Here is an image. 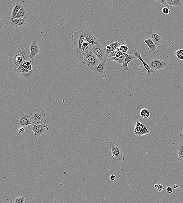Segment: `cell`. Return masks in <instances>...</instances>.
<instances>
[{
    "mask_svg": "<svg viewBox=\"0 0 183 203\" xmlns=\"http://www.w3.org/2000/svg\"><path fill=\"white\" fill-rule=\"evenodd\" d=\"M30 45H17L11 50L8 56L9 65L13 72L25 61H31L30 57Z\"/></svg>",
    "mask_w": 183,
    "mask_h": 203,
    "instance_id": "6da1fadb",
    "label": "cell"
},
{
    "mask_svg": "<svg viewBox=\"0 0 183 203\" xmlns=\"http://www.w3.org/2000/svg\"><path fill=\"white\" fill-rule=\"evenodd\" d=\"M30 120L33 125L46 124V111L43 108H35L31 111Z\"/></svg>",
    "mask_w": 183,
    "mask_h": 203,
    "instance_id": "7a4b0ae2",
    "label": "cell"
},
{
    "mask_svg": "<svg viewBox=\"0 0 183 203\" xmlns=\"http://www.w3.org/2000/svg\"><path fill=\"white\" fill-rule=\"evenodd\" d=\"M85 30L82 29L77 31H75L71 36L72 42L75 46V50L80 55V58L83 59V56L81 53V48L85 40L84 36Z\"/></svg>",
    "mask_w": 183,
    "mask_h": 203,
    "instance_id": "3957f363",
    "label": "cell"
},
{
    "mask_svg": "<svg viewBox=\"0 0 183 203\" xmlns=\"http://www.w3.org/2000/svg\"><path fill=\"white\" fill-rule=\"evenodd\" d=\"M109 144L111 158L117 161H124L125 158L123 156L122 149L121 147L115 142L109 141Z\"/></svg>",
    "mask_w": 183,
    "mask_h": 203,
    "instance_id": "277c9868",
    "label": "cell"
},
{
    "mask_svg": "<svg viewBox=\"0 0 183 203\" xmlns=\"http://www.w3.org/2000/svg\"><path fill=\"white\" fill-rule=\"evenodd\" d=\"M89 51L94 53L100 62H106L108 56L105 53L104 48L101 44L93 45Z\"/></svg>",
    "mask_w": 183,
    "mask_h": 203,
    "instance_id": "5b68a950",
    "label": "cell"
},
{
    "mask_svg": "<svg viewBox=\"0 0 183 203\" xmlns=\"http://www.w3.org/2000/svg\"><path fill=\"white\" fill-rule=\"evenodd\" d=\"M83 56L84 65H87L89 68L96 67L100 63L98 59L94 54L90 51L82 54Z\"/></svg>",
    "mask_w": 183,
    "mask_h": 203,
    "instance_id": "8992f818",
    "label": "cell"
},
{
    "mask_svg": "<svg viewBox=\"0 0 183 203\" xmlns=\"http://www.w3.org/2000/svg\"><path fill=\"white\" fill-rule=\"evenodd\" d=\"M31 130L34 133V137L39 138L42 136L49 130L48 127L45 124L33 125Z\"/></svg>",
    "mask_w": 183,
    "mask_h": 203,
    "instance_id": "52a82bcc",
    "label": "cell"
},
{
    "mask_svg": "<svg viewBox=\"0 0 183 203\" xmlns=\"http://www.w3.org/2000/svg\"><path fill=\"white\" fill-rule=\"evenodd\" d=\"M106 62H100L97 67L89 68L91 71L100 77L105 78L107 76L106 71Z\"/></svg>",
    "mask_w": 183,
    "mask_h": 203,
    "instance_id": "ba28073f",
    "label": "cell"
},
{
    "mask_svg": "<svg viewBox=\"0 0 183 203\" xmlns=\"http://www.w3.org/2000/svg\"><path fill=\"white\" fill-rule=\"evenodd\" d=\"M134 132L135 135L139 136H143L151 133L150 131L148 130L147 128L144 125L140 122L138 120H137Z\"/></svg>",
    "mask_w": 183,
    "mask_h": 203,
    "instance_id": "9c48e42d",
    "label": "cell"
},
{
    "mask_svg": "<svg viewBox=\"0 0 183 203\" xmlns=\"http://www.w3.org/2000/svg\"><path fill=\"white\" fill-rule=\"evenodd\" d=\"M166 65V62L161 59L152 60L149 64L150 68L155 71L164 69Z\"/></svg>",
    "mask_w": 183,
    "mask_h": 203,
    "instance_id": "30bf717a",
    "label": "cell"
},
{
    "mask_svg": "<svg viewBox=\"0 0 183 203\" xmlns=\"http://www.w3.org/2000/svg\"><path fill=\"white\" fill-rule=\"evenodd\" d=\"M15 73L20 76L24 80H29L31 79L33 76V71H29L24 69L22 65L19 67Z\"/></svg>",
    "mask_w": 183,
    "mask_h": 203,
    "instance_id": "8fae6325",
    "label": "cell"
},
{
    "mask_svg": "<svg viewBox=\"0 0 183 203\" xmlns=\"http://www.w3.org/2000/svg\"><path fill=\"white\" fill-rule=\"evenodd\" d=\"M147 34L156 45L161 44L163 40V36L161 33L158 31H150L147 32Z\"/></svg>",
    "mask_w": 183,
    "mask_h": 203,
    "instance_id": "7c38bea8",
    "label": "cell"
},
{
    "mask_svg": "<svg viewBox=\"0 0 183 203\" xmlns=\"http://www.w3.org/2000/svg\"><path fill=\"white\" fill-rule=\"evenodd\" d=\"M19 117V120L16 123L19 127H25L32 124L30 120V114H21Z\"/></svg>",
    "mask_w": 183,
    "mask_h": 203,
    "instance_id": "4fadbf2b",
    "label": "cell"
},
{
    "mask_svg": "<svg viewBox=\"0 0 183 203\" xmlns=\"http://www.w3.org/2000/svg\"><path fill=\"white\" fill-rule=\"evenodd\" d=\"M133 54L134 56H135V58L138 59L139 60L141 61L142 63L143 64V67H144V68L146 70V75H147L148 77H150L151 74L152 73L155 72V71L152 69L151 68H150V67H149V65H148L147 64H146V62L143 60L142 58L141 57V53H140L139 51H135L133 53Z\"/></svg>",
    "mask_w": 183,
    "mask_h": 203,
    "instance_id": "5bb4252c",
    "label": "cell"
},
{
    "mask_svg": "<svg viewBox=\"0 0 183 203\" xmlns=\"http://www.w3.org/2000/svg\"><path fill=\"white\" fill-rule=\"evenodd\" d=\"M40 51V49L39 44L35 40L33 39L30 47V57L31 60H33Z\"/></svg>",
    "mask_w": 183,
    "mask_h": 203,
    "instance_id": "9a60e30c",
    "label": "cell"
},
{
    "mask_svg": "<svg viewBox=\"0 0 183 203\" xmlns=\"http://www.w3.org/2000/svg\"><path fill=\"white\" fill-rule=\"evenodd\" d=\"M14 6L12 10L11 14V15L10 19H13L17 15L18 13L21 10L24 4L26 3L25 1L23 0H19V1H15Z\"/></svg>",
    "mask_w": 183,
    "mask_h": 203,
    "instance_id": "2e32d148",
    "label": "cell"
},
{
    "mask_svg": "<svg viewBox=\"0 0 183 203\" xmlns=\"http://www.w3.org/2000/svg\"><path fill=\"white\" fill-rule=\"evenodd\" d=\"M27 21V19L19 18L10 19L9 24L12 27L20 28L25 26Z\"/></svg>",
    "mask_w": 183,
    "mask_h": 203,
    "instance_id": "e0dca14e",
    "label": "cell"
},
{
    "mask_svg": "<svg viewBox=\"0 0 183 203\" xmlns=\"http://www.w3.org/2000/svg\"><path fill=\"white\" fill-rule=\"evenodd\" d=\"M84 36L85 39L92 45L100 44L99 39L94 36L92 33L86 29H84Z\"/></svg>",
    "mask_w": 183,
    "mask_h": 203,
    "instance_id": "ac0fdd59",
    "label": "cell"
},
{
    "mask_svg": "<svg viewBox=\"0 0 183 203\" xmlns=\"http://www.w3.org/2000/svg\"><path fill=\"white\" fill-rule=\"evenodd\" d=\"M144 44H146L148 46V51L149 53L157 54L158 53V50L157 48V45L152 39L149 38L147 39H144Z\"/></svg>",
    "mask_w": 183,
    "mask_h": 203,
    "instance_id": "d6986e66",
    "label": "cell"
},
{
    "mask_svg": "<svg viewBox=\"0 0 183 203\" xmlns=\"http://www.w3.org/2000/svg\"><path fill=\"white\" fill-rule=\"evenodd\" d=\"M125 56L124 62L121 64V67L124 72L129 71V69L128 67V64L133 62L135 59V56L133 54L129 55L126 53L123 54Z\"/></svg>",
    "mask_w": 183,
    "mask_h": 203,
    "instance_id": "ffe728a7",
    "label": "cell"
},
{
    "mask_svg": "<svg viewBox=\"0 0 183 203\" xmlns=\"http://www.w3.org/2000/svg\"><path fill=\"white\" fill-rule=\"evenodd\" d=\"M24 19L28 20L29 19V16L28 13L27 12V7L26 4H24L23 6L21 7L19 13L16 15L15 19Z\"/></svg>",
    "mask_w": 183,
    "mask_h": 203,
    "instance_id": "44dd1931",
    "label": "cell"
},
{
    "mask_svg": "<svg viewBox=\"0 0 183 203\" xmlns=\"http://www.w3.org/2000/svg\"><path fill=\"white\" fill-rule=\"evenodd\" d=\"M166 1L171 7L181 8L183 6V1L182 0H166Z\"/></svg>",
    "mask_w": 183,
    "mask_h": 203,
    "instance_id": "7402d4cb",
    "label": "cell"
},
{
    "mask_svg": "<svg viewBox=\"0 0 183 203\" xmlns=\"http://www.w3.org/2000/svg\"><path fill=\"white\" fill-rule=\"evenodd\" d=\"M178 162L183 165V141H180L178 144Z\"/></svg>",
    "mask_w": 183,
    "mask_h": 203,
    "instance_id": "603a6c76",
    "label": "cell"
},
{
    "mask_svg": "<svg viewBox=\"0 0 183 203\" xmlns=\"http://www.w3.org/2000/svg\"><path fill=\"white\" fill-rule=\"evenodd\" d=\"M92 46L91 44L87 42V41L85 39L84 42L82 44L81 48V54L89 52Z\"/></svg>",
    "mask_w": 183,
    "mask_h": 203,
    "instance_id": "cb8c5ba5",
    "label": "cell"
},
{
    "mask_svg": "<svg viewBox=\"0 0 183 203\" xmlns=\"http://www.w3.org/2000/svg\"><path fill=\"white\" fill-rule=\"evenodd\" d=\"M33 62V60L25 61L22 64V65L24 69L27 71H33V67H32L31 65Z\"/></svg>",
    "mask_w": 183,
    "mask_h": 203,
    "instance_id": "d4e9b609",
    "label": "cell"
},
{
    "mask_svg": "<svg viewBox=\"0 0 183 203\" xmlns=\"http://www.w3.org/2000/svg\"><path fill=\"white\" fill-rule=\"evenodd\" d=\"M140 115L143 118L146 119L150 117V114L149 110L146 108H144L140 111Z\"/></svg>",
    "mask_w": 183,
    "mask_h": 203,
    "instance_id": "484cf974",
    "label": "cell"
},
{
    "mask_svg": "<svg viewBox=\"0 0 183 203\" xmlns=\"http://www.w3.org/2000/svg\"><path fill=\"white\" fill-rule=\"evenodd\" d=\"M109 45L110 46L111 49H112V51L113 52L115 51V50H117V49L119 48L121 45L118 42V40H117L115 42H114L113 40H111Z\"/></svg>",
    "mask_w": 183,
    "mask_h": 203,
    "instance_id": "4316f807",
    "label": "cell"
},
{
    "mask_svg": "<svg viewBox=\"0 0 183 203\" xmlns=\"http://www.w3.org/2000/svg\"><path fill=\"white\" fill-rule=\"evenodd\" d=\"M109 59L111 61H114V62H118V63L122 64L124 62L125 56L124 55V54H123V56H122L121 57L118 58L112 57L109 58Z\"/></svg>",
    "mask_w": 183,
    "mask_h": 203,
    "instance_id": "83f0119b",
    "label": "cell"
},
{
    "mask_svg": "<svg viewBox=\"0 0 183 203\" xmlns=\"http://www.w3.org/2000/svg\"><path fill=\"white\" fill-rule=\"evenodd\" d=\"M27 200L23 196H19L15 198L14 203H25Z\"/></svg>",
    "mask_w": 183,
    "mask_h": 203,
    "instance_id": "f1b7e54d",
    "label": "cell"
},
{
    "mask_svg": "<svg viewBox=\"0 0 183 203\" xmlns=\"http://www.w3.org/2000/svg\"><path fill=\"white\" fill-rule=\"evenodd\" d=\"M175 56L180 60H183V49H180L175 53Z\"/></svg>",
    "mask_w": 183,
    "mask_h": 203,
    "instance_id": "f546056e",
    "label": "cell"
},
{
    "mask_svg": "<svg viewBox=\"0 0 183 203\" xmlns=\"http://www.w3.org/2000/svg\"><path fill=\"white\" fill-rule=\"evenodd\" d=\"M119 49L120 51H121L123 54L127 53L128 50L129 49V48H128L127 45L125 43H123L122 45L120 46L119 47Z\"/></svg>",
    "mask_w": 183,
    "mask_h": 203,
    "instance_id": "4dcf8cb0",
    "label": "cell"
},
{
    "mask_svg": "<svg viewBox=\"0 0 183 203\" xmlns=\"http://www.w3.org/2000/svg\"><path fill=\"white\" fill-rule=\"evenodd\" d=\"M154 187L157 189V190H158L159 192H161L164 189V187H163L162 185L160 184H155L154 185Z\"/></svg>",
    "mask_w": 183,
    "mask_h": 203,
    "instance_id": "1f68e13d",
    "label": "cell"
},
{
    "mask_svg": "<svg viewBox=\"0 0 183 203\" xmlns=\"http://www.w3.org/2000/svg\"><path fill=\"white\" fill-rule=\"evenodd\" d=\"M162 12L163 14H164L165 15H167L169 14V13H170L171 10L170 9L168 8V7H163L162 10Z\"/></svg>",
    "mask_w": 183,
    "mask_h": 203,
    "instance_id": "d6a6232c",
    "label": "cell"
},
{
    "mask_svg": "<svg viewBox=\"0 0 183 203\" xmlns=\"http://www.w3.org/2000/svg\"><path fill=\"white\" fill-rule=\"evenodd\" d=\"M156 1H157V2L159 3L160 4H163V5L165 6V7H168V8L170 9V6L167 4L166 1H164V0H159V1H157V0H156Z\"/></svg>",
    "mask_w": 183,
    "mask_h": 203,
    "instance_id": "836d02e7",
    "label": "cell"
},
{
    "mask_svg": "<svg viewBox=\"0 0 183 203\" xmlns=\"http://www.w3.org/2000/svg\"><path fill=\"white\" fill-rule=\"evenodd\" d=\"M0 20H1V22H0V26H1V29H2V27H3V26L4 25V24L5 23V20L4 19V17L2 16H1V19H0Z\"/></svg>",
    "mask_w": 183,
    "mask_h": 203,
    "instance_id": "e575fe53",
    "label": "cell"
},
{
    "mask_svg": "<svg viewBox=\"0 0 183 203\" xmlns=\"http://www.w3.org/2000/svg\"><path fill=\"white\" fill-rule=\"evenodd\" d=\"M25 132V129H24V127H21L19 128L18 130V132L19 133V134H24Z\"/></svg>",
    "mask_w": 183,
    "mask_h": 203,
    "instance_id": "d590c367",
    "label": "cell"
},
{
    "mask_svg": "<svg viewBox=\"0 0 183 203\" xmlns=\"http://www.w3.org/2000/svg\"><path fill=\"white\" fill-rule=\"evenodd\" d=\"M166 191L169 194H172L173 193V190L171 187H168L166 189Z\"/></svg>",
    "mask_w": 183,
    "mask_h": 203,
    "instance_id": "8d00e7d4",
    "label": "cell"
},
{
    "mask_svg": "<svg viewBox=\"0 0 183 203\" xmlns=\"http://www.w3.org/2000/svg\"><path fill=\"white\" fill-rule=\"evenodd\" d=\"M117 178V177L114 175H111L110 176V179L111 180V181H114Z\"/></svg>",
    "mask_w": 183,
    "mask_h": 203,
    "instance_id": "74e56055",
    "label": "cell"
},
{
    "mask_svg": "<svg viewBox=\"0 0 183 203\" xmlns=\"http://www.w3.org/2000/svg\"><path fill=\"white\" fill-rule=\"evenodd\" d=\"M179 187V186L176 184H175L174 185V188L175 189H177Z\"/></svg>",
    "mask_w": 183,
    "mask_h": 203,
    "instance_id": "f35d334b",
    "label": "cell"
}]
</instances>
